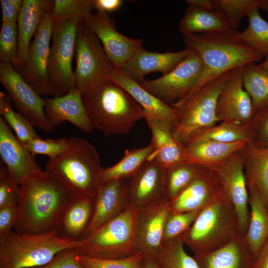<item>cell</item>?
I'll list each match as a JSON object with an SVG mask.
<instances>
[{
	"label": "cell",
	"mask_w": 268,
	"mask_h": 268,
	"mask_svg": "<svg viewBox=\"0 0 268 268\" xmlns=\"http://www.w3.org/2000/svg\"><path fill=\"white\" fill-rule=\"evenodd\" d=\"M20 197L14 231L30 234L59 230L74 196L46 171H38L20 184Z\"/></svg>",
	"instance_id": "6da1fadb"
},
{
	"label": "cell",
	"mask_w": 268,
	"mask_h": 268,
	"mask_svg": "<svg viewBox=\"0 0 268 268\" xmlns=\"http://www.w3.org/2000/svg\"><path fill=\"white\" fill-rule=\"evenodd\" d=\"M239 34L236 29H232L184 36L186 48L196 51L203 65L201 77L190 93L223 73L263 58L246 45Z\"/></svg>",
	"instance_id": "7a4b0ae2"
},
{
	"label": "cell",
	"mask_w": 268,
	"mask_h": 268,
	"mask_svg": "<svg viewBox=\"0 0 268 268\" xmlns=\"http://www.w3.org/2000/svg\"><path fill=\"white\" fill-rule=\"evenodd\" d=\"M93 128L105 136L128 134L145 117L142 107L123 87L109 80L82 94Z\"/></svg>",
	"instance_id": "3957f363"
},
{
	"label": "cell",
	"mask_w": 268,
	"mask_h": 268,
	"mask_svg": "<svg viewBox=\"0 0 268 268\" xmlns=\"http://www.w3.org/2000/svg\"><path fill=\"white\" fill-rule=\"evenodd\" d=\"M102 169L95 147L78 137L68 138L65 150L49 159L46 167V171L75 198H95Z\"/></svg>",
	"instance_id": "277c9868"
},
{
	"label": "cell",
	"mask_w": 268,
	"mask_h": 268,
	"mask_svg": "<svg viewBox=\"0 0 268 268\" xmlns=\"http://www.w3.org/2000/svg\"><path fill=\"white\" fill-rule=\"evenodd\" d=\"M239 236V222L235 208L222 191L201 210L182 239L194 255H199L216 250Z\"/></svg>",
	"instance_id": "5b68a950"
},
{
	"label": "cell",
	"mask_w": 268,
	"mask_h": 268,
	"mask_svg": "<svg viewBox=\"0 0 268 268\" xmlns=\"http://www.w3.org/2000/svg\"><path fill=\"white\" fill-rule=\"evenodd\" d=\"M80 240L60 236L57 231L30 234L11 231L0 238V268H31L49 262L59 252L76 249Z\"/></svg>",
	"instance_id": "8992f818"
},
{
	"label": "cell",
	"mask_w": 268,
	"mask_h": 268,
	"mask_svg": "<svg viewBox=\"0 0 268 268\" xmlns=\"http://www.w3.org/2000/svg\"><path fill=\"white\" fill-rule=\"evenodd\" d=\"M230 72L214 78L171 105L177 116L172 134L178 141L185 146L195 133L219 122L216 114L217 101Z\"/></svg>",
	"instance_id": "52a82bcc"
},
{
	"label": "cell",
	"mask_w": 268,
	"mask_h": 268,
	"mask_svg": "<svg viewBox=\"0 0 268 268\" xmlns=\"http://www.w3.org/2000/svg\"><path fill=\"white\" fill-rule=\"evenodd\" d=\"M137 211L128 208L80 240L78 254L105 259L127 258L136 253Z\"/></svg>",
	"instance_id": "ba28073f"
},
{
	"label": "cell",
	"mask_w": 268,
	"mask_h": 268,
	"mask_svg": "<svg viewBox=\"0 0 268 268\" xmlns=\"http://www.w3.org/2000/svg\"><path fill=\"white\" fill-rule=\"evenodd\" d=\"M75 55V85L81 95L110 80L114 66L99 39L81 21L77 25Z\"/></svg>",
	"instance_id": "9c48e42d"
},
{
	"label": "cell",
	"mask_w": 268,
	"mask_h": 268,
	"mask_svg": "<svg viewBox=\"0 0 268 268\" xmlns=\"http://www.w3.org/2000/svg\"><path fill=\"white\" fill-rule=\"evenodd\" d=\"M78 21L54 20L48 72L55 96L65 95L75 88L72 62Z\"/></svg>",
	"instance_id": "30bf717a"
},
{
	"label": "cell",
	"mask_w": 268,
	"mask_h": 268,
	"mask_svg": "<svg viewBox=\"0 0 268 268\" xmlns=\"http://www.w3.org/2000/svg\"><path fill=\"white\" fill-rule=\"evenodd\" d=\"M203 70L200 55L191 49L188 55L166 74L138 83L144 89L171 105L186 97L197 86Z\"/></svg>",
	"instance_id": "8fae6325"
},
{
	"label": "cell",
	"mask_w": 268,
	"mask_h": 268,
	"mask_svg": "<svg viewBox=\"0 0 268 268\" xmlns=\"http://www.w3.org/2000/svg\"><path fill=\"white\" fill-rule=\"evenodd\" d=\"M0 82L15 107L34 126L46 133L54 128L45 116V98H42L9 63H0Z\"/></svg>",
	"instance_id": "7c38bea8"
},
{
	"label": "cell",
	"mask_w": 268,
	"mask_h": 268,
	"mask_svg": "<svg viewBox=\"0 0 268 268\" xmlns=\"http://www.w3.org/2000/svg\"><path fill=\"white\" fill-rule=\"evenodd\" d=\"M51 12L44 15L30 45L26 63L19 73L40 95L55 97L48 72L54 24Z\"/></svg>",
	"instance_id": "4fadbf2b"
},
{
	"label": "cell",
	"mask_w": 268,
	"mask_h": 268,
	"mask_svg": "<svg viewBox=\"0 0 268 268\" xmlns=\"http://www.w3.org/2000/svg\"><path fill=\"white\" fill-rule=\"evenodd\" d=\"M81 21L99 39L115 69L121 70L136 49L142 46L141 39L130 38L119 32L108 13H92Z\"/></svg>",
	"instance_id": "5bb4252c"
},
{
	"label": "cell",
	"mask_w": 268,
	"mask_h": 268,
	"mask_svg": "<svg viewBox=\"0 0 268 268\" xmlns=\"http://www.w3.org/2000/svg\"><path fill=\"white\" fill-rule=\"evenodd\" d=\"M242 149L234 153L215 170L219 175L223 193L235 208L239 222L240 235L245 237L249 224L250 210Z\"/></svg>",
	"instance_id": "9a60e30c"
},
{
	"label": "cell",
	"mask_w": 268,
	"mask_h": 268,
	"mask_svg": "<svg viewBox=\"0 0 268 268\" xmlns=\"http://www.w3.org/2000/svg\"><path fill=\"white\" fill-rule=\"evenodd\" d=\"M245 66L231 71L220 92L216 108L219 122L249 125L254 115L252 100L243 84Z\"/></svg>",
	"instance_id": "2e32d148"
},
{
	"label": "cell",
	"mask_w": 268,
	"mask_h": 268,
	"mask_svg": "<svg viewBox=\"0 0 268 268\" xmlns=\"http://www.w3.org/2000/svg\"><path fill=\"white\" fill-rule=\"evenodd\" d=\"M165 168L149 158L127 180L130 207L138 211L163 201Z\"/></svg>",
	"instance_id": "e0dca14e"
},
{
	"label": "cell",
	"mask_w": 268,
	"mask_h": 268,
	"mask_svg": "<svg viewBox=\"0 0 268 268\" xmlns=\"http://www.w3.org/2000/svg\"><path fill=\"white\" fill-rule=\"evenodd\" d=\"M222 191L217 172L199 166L192 181L169 202L170 211L182 213L201 210L215 200Z\"/></svg>",
	"instance_id": "ac0fdd59"
},
{
	"label": "cell",
	"mask_w": 268,
	"mask_h": 268,
	"mask_svg": "<svg viewBox=\"0 0 268 268\" xmlns=\"http://www.w3.org/2000/svg\"><path fill=\"white\" fill-rule=\"evenodd\" d=\"M136 211V253L154 258L162 247L164 224L170 211L169 202L163 201Z\"/></svg>",
	"instance_id": "d6986e66"
},
{
	"label": "cell",
	"mask_w": 268,
	"mask_h": 268,
	"mask_svg": "<svg viewBox=\"0 0 268 268\" xmlns=\"http://www.w3.org/2000/svg\"><path fill=\"white\" fill-rule=\"evenodd\" d=\"M129 208L127 180L100 184L95 197L93 216L82 239Z\"/></svg>",
	"instance_id": "ffe728a7"
},
{
	"label": "cell",
	"mask_w": 268,
	"mask_h": 268,
	"mask_svg": "<svg viewBox=\"0 0 268 268\" xmlns=\"http://www.w3.org/2000/svg\"><path fill=\"white\" fill-rule=\"evenodd\" d=\"M0 155L10 175L19 185L27 177L41 170L34 156L13 134L1 117Z\"/></svg>",
	"instance_id": "44dd1931"
},
{
	"label": "cell",
	"mask_w": 268,
	"mask_h": 268,
	"mask_svg": "<svg viewBox=\"0 0 268 268\" xmlns=\"http://www.w3.org/2000/svg\"><path fill=\"white\" fill-rule=\"evenodd\" d=\"M190 49L176 52L156 53L142 46L137 48L121 70L130 79L139 83L144 75L153 72L165 75L171 71L189 53Z\"/></svg>",
	"instance_id": "7402d4cb"
},
{
	"label": "cell",
	"mask_w": 268,
	"mask_h": 268,
	"mask_svg": "<svg viewBox=\"0 0 268 268\" xmlns=\"http://www.w3.org/2000/svg\"><path fill=\"white\" fill-rule=\"evenodd\" d=\"M45 99V116L54 128L67 121L86 134L94 129L88 118L82 95L76 88L62 96Z\"/></svg>",
	"instance_id": "603a6c76"
},
{
	"label": "cell",
	"mask_w": 268,
	"mask_h": 268,
	"mask_svg": "<svg viewBox=\"0 0 268 268\" xmlns=\"http://www.w3.org/2000/svg\"><path fill=\"white\" fill-rule=\"evenodd\" d=\"M53 2L54 0H24L17 21L18 49L14 68L18 72L26 63L31 39L45 14L52 10Z\"/></svg>",
	"instance_id": "cb8c5ba5"
},
{
	"label": "cell",
	"mask_w": 268,
	"mask_h": 268,
	"mask_svg": "<svg viewBox=\"0 0 268 268\" xmlns=\"http://www.w3.org/2000/svg\"><path fill=\"white\" fill-rule=\"evenodd\" d=\"M110 80L125 89L142 107L145 112L144 119L150 118L160 121L172 131L177 121L176 112L172 106L146 90L121 70L114 69Z\"/></svg>",
	"instance_id": "d4e9b609"
},
{
	"label": "cell",
	"mask_w": 268,
	"mask_h": 268,
	"mask_svg": "<svg viewBox=\"0 0 268 268\" xmlns=\"http://www.w3.org/2000/svg\"><path fill=\"white\" fill-rule=\"evenodd\" d=\"M194 257L199 268H251L254 258L241 236L216 250Z\"/></svg>",
	"instance_id": "484cf974"
},
{
	"label": "cell",
	"mask_w": 268,
	"mask_h": 268,
	"mask_svg": "<svg viewBox=\"0 0 268 268\" xmlns=\"http://www.w3.org/2000/svg\"><path fill=\"white\" fill-rule=\"evenodd\" d=\"M247 141L221 143L200 141L185 145L186 162L215 170L234 153L241 150Z\"/></svg>",
	"instance_id": "4316f807"
},
{
	"label": "cell",
	"mask_w": 268,
	"mask_h": 268,
	"mask_svg": "<svg viewBox=\"0 0 268 268\" xmlns=\"http://www.w3.org/2000/svg\"><path fill=\"white\" fill-rule=\"evenodd\" d=\"M145 119L151 132V143L154 148L149 157L155 158L164 168L186 162L185 146L175 139L170 128L157 120Z\"/></svg>",
	"instance_id": "83f0119b"
},
{
	"label": "cell",
	"mask_w": 268,
	"mask_h": 268,
	"mask_svg": "<svg viewBox=\"0 0 268 268\" xmlns=\"http://www.w3.org/2000/svg\"><path fill=\"white\" fill-rule=\"evenodd\" d=\"M248 189H255L268 208V147L258 146L253 141L242 149Z\"/></svg>",
	"instance_id": "f1b7e54d"
},
{
	"label": "cell",
	"mask_w": 268,
	"mask_h": 268,
	"mask_svg": "<svg viewBox=\"0 0 268 268\" xmlns=\"http://www.w3.org/2000/svg\"><path fill=\"white\" fill-rule=\"evenodd\" d=\"M179 29L185 36L202 33L221 32L233 28L216 10L188 5L184 15L179 22Z\"/></svg>",
	"instance_id": "f546056e"
},
{
	"label": "cell",
	"mask_w": 268,
	"mask_h": 268,
	"mask_svg": "<svg viewBox=\"0 0 268 268\" xmlns=\"http://www.w3.org/2000/svg\"><path fill=\"white\" fill-rule=\"evenodd\" d=\"M95 198H75L68 206L58 231L60 236L75 240L82 239L92 217Z\"/></svg>",
	"instance_id": "4dcf8cb0"
},
{
	"label": "cell",
	"mask_w": 268,
	"mask_h": 268,
	"mask_svg": "<svg viewBox=\"0 0 268 268\" xmlns=\"http://www.w3.org/2000/svg\"><path fill=\"white\" fill-rule=\"evenodd\" d=\"M250 215L245 240L255 257L268 237V212L266 204L254 189H248Z\"/></svg>",
	"instance_id": "1f68e13d"
},
{
	"label": "cell",
	"mask_w": 268,
	"mask_h": 268,
	"mask_svg": "<svg viewBox=\"0 0 268 268\" xmlns=\"http://www.w3.org/2000/svg\"><path fill=\"white\" fill-rule=\"evenodd\" d=\"M154 151L152 143L144 147L126 149L125 155L112 166L103 168L100 183L119 180H128L134 176Z\"/></svg>",
	"instance_id": "d6a6232c"
},
{
	"label": "cell",
	"mask_w": 268,
	"mask_h": 268,
	"mask_svg": "<svg viewBox=\"0 0 268 268\" xmlns=\"http://www.w3.org/2000/svg\"><path fill=\"white\" fill-rule=\"evenodd\" d=\"M200 141L232 143L239 141L248 142L253 140L249 125L224 121L219 125H216L195 133L187 144Z\"/></svg>",
	"instance_id": "836d02e7"
},
{
	"label": "cell",
	"mask_w": 268,
	"mask_h": 268,
	"mask_svg": "<svg viewBox=\"0 0 268 268\" xmlns=\"http://www.w3.org/2000/svg\"><path fill=\"white\" fill-rule=\"evenodd\" d=\"M243 84L252 102L254 114L268 107V70L259 65H245Z\"/></svg>",
	"instance_id": "e575fe53"
},
{
	"label": "cell",
	"mask_w": 268,
	"mask_h": 268,
	"mask_svg": "<svg viewBox=\"0 0 268 268\" xmlns=\"http://www.w3.org/2000/svg\"><path fill=\"white\" fill-rule=\"evenodd\" d=\"M199 166L184 162L165 168L164 198L170 202L174 200L192 181Z\"/></svg>",
	"instance_id": "d590c367"
},
{
	"label": "cell",
	"mask_w": 268,
	"mask_h": 268,
	"mask_svg": "<svg viewBox=\"0 0 268 268\" xmlns=\"http://www.w3.org/2000/svg\"><path fill=\"white\" fill-rule=\"evenodd\" d=\"M259 9L248 14V25L239 36L251 49L263 57L268 56V22L260 15Z\"/></svg>",
	"instance_id": "8d00e7d4"
},
{
	"label": "cell",
	"mask_w": 268,
	"mask_h": 268,
	"mask_svg": "<svg viewBox=\"0 0 268 268\" xmlns=\"http://www.w3.org/2000/svg\"><path fill=\"white\" fill-rule=\"evenodd\" d=\"M11 98L0 91V114L8 126L14 132L16 136L23 144L39 137L34 126L20 113L15 111L12 107Z\"/></svg>",
	"instance_id": "74e56055"
},
{
	"label": "cell",
	"mask_w": 268,
	"mask_h": 268,
	"mask_svg": "<svg viewBox=\"0 0 268 268\" xmlns=\"http://www.w3.org/2000/svg\"><path fill=\"white\" fill-rule=\"evenodd\" d=\"M182 237L162 245L154 258L159 268H199L194 257L184 249Z\"/></svg>",
	"instance_id": "f35d334b"
},
{
	"label": "cell",
	"mask_w": 268,
	"mask_h": 268,
	"mask_svg": "<svg viewBox=\"0 0 268 268\" xmlns=\"http://www.w3.org/2000/svg\"><path fill=\"white\" fill-rule=\"evenodd\" d=\"M215 10L236 29L242 18L255 9H263L268 0H212Z\"/></svg>",
	"instance_id": "ab89813d"
},
{
	"label": "cell",
	"mask_w": 268,
	"mask_h": 268,
	"mask_svg": "<svg viewBox=\"0 0 268 268\" xmlns=\"http://www.w3.org/2000/svg\"><path fill=\"white\" fill-rule=\"evenodd\" d=\"M94 9L91 0H55L51 14L53 20L81 21Z\"/></svg>",
	"instance_id": "60d3db41"
},
{
	"label": "cell",
	"mask_w": 268,
	"mask_h": 268,
	"mask_svg": "<svg viewBox=\"0 0 268 268\" xmlns=\"http://www.w3.org/2000/svg\"><path fill=\"white\" fill-rule=\"evenodd\" d=\"M200 211L182 213H174L170 211L165 222L162 245L182 237L191 227Z\"/></svg>",
	"instance_id": "b9f144b4"
},
{
	"label": "cell",
	"mask_w": 268,
	"mask_h": 268,
	"mask_svg": "<svg viewBox=\"0 0 268 268\" xmlns=\"http://www.w3.org/2000/svg\"><path fill=\"white\" fill-rule=\"evenodd\" d=\"M17 23L1 22L0 31V63H11L15 67L18 54Z\"/></svg>",
	"instance_id": "7bdbcfd3"
},
{
	"label": "cell",
	"mask_w": 268,
	"mask_h": 268,
	"mask_svg": "<svg viewBox=\"0 0 268 268\" xmlns=\"http://www.w3.org/2000/svg\"><path fill=\"white\" fill-rule=\"evenodd\" d=\"M142 257L137 253L125 258L105 259L78 254L76 259L84 268H141Z\"/></svg>",
	"instance_id": "ee69618b"
},
{
	"label": "cell",
	"mask_w": 268,
	"mask_h": 268,
	"mask_svg": "<svg viewBox=\"0 0 268 268\" xmlns=\"http://www.w3.org/2000/svg\"><path fill=\"white\" fill-rule=\"evenodd\" d=\"M68 141V138L64 137L43 139L39 136L23 145L34 156L37 154L45 155L51 159L65 150Z\"/></svg>",
	"instance_id": "f6af8a7d"
},
{
	"label": "cell",
	"mask_w": 268,
	"mask_h": 268,
	"mask_svg": "<svg viewBox=\"0 0 268 268\" xmlns=\"http://www.w3.org/2000/svg\"><path fill=\"white\" fill-rule=\"evenodd\" d=\"M20 197V185L13 179L6 166H0V208L17 205Z\"/></svg>",
	"instance_id": "bcb514c9"
},
{
	"label": "cell",
	"mask_w": 268,
	"mask_h": 268,
	"mask_svg": "<svg viewBox=\"0 0 268 268\" xmlns=\"http://www.w3.org/2000/svg\"><path fill=\"white\" fill-rule=\"evenodd\" d=\"M251 121H255L251 128L253 140L256 145L268 147V107L256 113Z\"/></svg>",
	"instance_id": "7dc6e473"
},
{
	"label": "cell",
	"mask_w": 268,
	"mask_h": 268,
	"mask_svg": "<svg viewBox=\"0 0 268 268\" xmlns=\"http://www.w3.org/2000/svg\"><path fill=\"white\" fill-rule=\"evenodd\" d=\"M76 249H68L59 252L47 264L31 268H84L76 260Z\"/></svg>",
	"instance_id": "c3c4849f"
},
{
	"label": "cell",
	"mask_w": 268,
	"mask_h": 268,
	"mask_svg": "<svg viewBox=\"0 0 268 268\" xmlns=\"http://www.w3.org/2000/svg\"><path fill=\"white\" fill-rule=\"evenodd\" d=\"M18 216L17 205H12L0 208V238H2L12 231Z\"/></svg>",
	"instance_id": "681fc988"
},
{
	"label": "cell",
	"mask_w": 268,
	"mask_h": 268,
	"mask_svg": "<svg viewBox=\"0 0 268 268\" xmlns=\"http://www.w3.org/2000/svg\"><path fill=\"white\" fill-rule=\"evenodd\" d=\"M97 12L109 13L118 9L122 5V0H91Z\"/></svg>",
	"instance_id": "f907efd6"
},
{
	"label": "cell",
	"mask_w": 268,
	"mask_h": 268,
	"mask_svg": "<svg viewBox=\"0 0 268 268\" xmlns=\"http://www.w3.org/2000/svg\"><path fill=\"white\" fill-rule=\"evenodd\" d=\"M0 2L2 12V22L17 23L19 13L10 0H0Z\"/></svg>",
	"instance_id": "816d5d0a"
},
{
	"label": "cell",
	"mask_w": 268,
	"mask_h": 268,
	"mask_svg": "<svg viewBox=\"0 0 268 268\" xmlns=\"http://www.w3.org/2000/svg\"><path fill=\"white\" fill-rule=\"evenodd\" d=\"M251 268H268V237L254 257Z\"/></svg>",
	"instance_id": "f5cc1de1"
},
{
	"label": "cell",
	"mask_w": 268,
	"mask_h": 268,
	"mask_svg": "<svg viewBox=\"0 0 268 268\" xmlns=\"http://www.w3.org/2000/svg\"><path fill=\"white\" fill-rule=\"evenodd\" d=\"M186 2L188 5L204 9H214L212 0H186Z\"/></svg>",
	"instance_id": "db71d44e"
},
{
	"label": "cell",
	"mask_w": 268,
	"mask_h": 268,
	"mask_svg": "<svg viewBox=\"0 0 268 268\" xmlns=\"http://www.w3.org/2000/svg\"><path fill=\"white\" fill-rule=\"evenodd\" d=\"M141 268H159L155 259L148 256H143Z\"/></svg>",
	"instance_id": "11a10c76"
},
{
	"label": "cell",
	"mask_w": 268,
	"mask_h": 268,
	"mask_svg": "<svg viewBox=\"0 0 268 268\" xmlns=\"http://www.w3.org/2000/svg\"><path fill=\"white\" fill-rule=\"evenodd\" d=\"M16 11L19 13L23 4L24 0H10Z\"/></svg>",
	"instance_id": "9f6ffc18"
},
{
	"label": "cell",
	"mask_w": 268,
	"mask_h": 268,
	"mask_svg": "<svg viewBox=\"0 0 268 268\" xmlns=\"http://www.w3.org/2000/svg\"><path fill=\"white\" fill-rule=\"evenodd\" d=\"M259 65L268 70V56L265 57V60Z\"/></svg>",
	"instance_id": "6f0895ef"
},
{
	"label": "cell",
	"mask_w": 268,
	"mask_h": 268,
	"mask_svg": "<svg viewBox=\"0 0 268 268\" xmlns=\"http://www.w3.org/2000/svg\"><path fill=\"white\" fill-rule=\"evenodd\" d=\"M263 10H265L268 13V4L264 7Z\"/></svg>",
	"instance_id": "680465c9"
},
{
	"label": "cell",
	"mask_w": 268,
	"mask_h": 268,
	"mask_svg": "<svg viewBox=\"0 0 268 268\" xmlns=\"http://www.w3.org/2000/svg\"></svg>",
	"instance_id": "91938a15"
}]
</instances>
